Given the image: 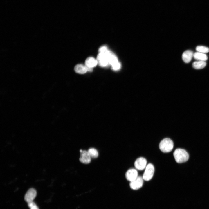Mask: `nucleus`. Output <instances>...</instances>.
I'll list each match as a JSON object with an SVG mask.
<instances>
[{
    "label": "nucleus",
    "mask_w": 209,
    "mask_h": 209,
    "mask_svg": "<svg viewBox=\"0 0 209 209\" xmlns=\"http://www.w3.org/2000/svg\"><path fill=\"white\" fill-rule=\"evenodd\" d=\"M173 155L175 161L178 163L187 161L189 158L188 153L184 149L178 148L174 152Z\"/></svg>",
    "instance_id": "1"
},
{
    "label": "nucleus",
    "mask_w": 209,
    "mask_h": 209,
    "mask_svg": "<svg viewBox=\"0 0 209 209\" xmlns=\"http://www.w3.org/2000/svg\"><path fill=\"white\" fill-rule=\"evenodd\" d=\"M174 147L173 141L170 139L166 138L162 140L159 145L160 150L164 153H168L171 152Z\"/></svg>",
    "instance_id": "2"
},
{
    "label": "nucleus",
    "mask_w": 209,
    "mask_h": 209,
    "mask_svg": "<svg viewBox=\"0 0 209 209\" xmlns=\"http://www.w3.org/2000/svg\"><path fill=\"white\" fill-rule=\"evenodd\" d=\"M154 167L151 163L148 164L145 168V172L143 176L144 180L149 181L152 178L154 172Z\"/></svg>",
    "instance_id": "3"
},
{
    "label": "nucleus",
    "mask_w": 209,
    "mask_h": 209,
    "mask_svg": "<svg viewBox=\"0 0 209 209\" xmlns=\"http://www.w3.org/2000/svg\"><path fill=\"white\" fill-rule=\"evenodd\" d=\"M96 59L98 64L101 67H105L109 65L108 56L105 53H99Z\"/></svg>",
    "instance_id": "4"
},
{
    "label": "nucleus",
    "mask_w": 209,
    "mask_h": 209,
    "mask_svg": "<svg viewBox=\"0 0 209 209\" xmlns=\"http://www.w3.org/2000/svg\"><path fill=\"white\" fill-rule=\"evenodd\" d=\"M143 177L138 176L134 181L131 182L129 185L130 188L134 190H137L141 188L143 183Z\"/></svg>",
    "instance_id": "5"
},
{
    "label": "nucleus",
    "mask_w": 209,
    "mask_h": 209,
    "mask_svg": "<svg viewBox=\"0 0 209 209\" xmlns=\"http://www.w3.org/2000/svg\"><path fill=\"white\" fill-rule=\"evenodd\" d=\"M146 160L143 157H140L137 158L134 163L135 168L139 170H142L145 168L147 165Z\"/></svg>",
    "instance_id": "6"
},
{
    "label": "nucleus",
    "mask_w": 209,
    "mask_h": 209,
    "mask_svg": "<svg viewBox=\"0 0 209 209\" xmlns=\"http://www.w3.org/2000/svg\"><path fill=\"white\" fill-rule=\"evenodd\" d=\"M37 194L36 191L33 188L29 189L26 192L24 197V199L28 203L33 201Z\"/></svg>",
    "instance_id": "7"
},
{
    "label": "nucleus",
    "mask_w": 209,
    "mask_h": 209,
    "mask_svg": "<svg viewBox=\"0 0 209 209\" xmlns=\"http://www.w3.org/2000/svg\"><path fill=\"white\" fill-rule=\"evenodd\" d=\"M137 171L134 169L128 170L125 174V177L127 180L131 182L135 180L138 176Z\"/></svg>",
    "instance_id": "8"
},
{
    "label": "nucleus",
    "mask_w": 209,
    "mask_h": 209,
    "mask_svg": "<svg viewBox=\"0 0 209 209\" xmlns=\"http://www.w3.org/2000/svg\"><path fill=\"white\" fill-rule=\"evenodd\" d=\"M80 157L79 159L80 161L84 164H88L91 161L90 157L87 151L85 150H80Z\"/></svg>",
    "instance_id": "9"
},
{
    "label": "nucleus",
    "mask_w": 209,
    "mask_h": 209,
    "mask_svg": "<svg viewBox=\"0 0 209 209\" xmlns=\"http://www.w3.org/2000/svg\"><path fill=\"white\" fill-rule=\"evenodd\" d=\"M85 66L87 67L93 69L98 64L97 59L93 57H90L87 58L85 62Z\"/></svg>",
    "instance_id": "10"
},
{
    "label": "nucleus",
    "mask_w": 209,
    "mask_h": 209,
    "mask_svg": "<svg viewBox=\"0 0 209 209\" xmlns=\"http://www.w3.org/2000/svg\"><path fill=\"white\" fill-rule=\"evenodd\" d=\"M193 52L191 50H188L185 51L182 55V58L186 63H189L193 56Z\"/></svg>",
    "instance_id": "11"
},
{
    "label": "nucleus",
    "mask_w": 209,
    "mask_h": 209,
    "mask_svg": "<svg viewBox=\"0 0 209 209\" xmlns=\"http://www.w3.org/2000/svg\"><path fill=\"white\" fill-rule=\"evenodd\" d=\"M74 70L77 73L80 74L85 73L87 71V67L81 64L76 65L74 67Z\"/></svg>",
    "instance_id": "12"
},
{
    "label": "nucleus",
    "mask_w": 209,
    "mask_h": 209,
    "mask_svg": "<svg viewBox=\"0 0 209 209\" xmlns=\"http://www.w3.org/2000/svg\"><path fill=\"white\" fill-rule=\"evenodd\" d=\"M194 58L197 60L201 61H205L208 59L207 55L203 53L197 52L193 54Z\"/></svg>",
    "instance_id": "13"
},
{
    "label": "nucleus",
    "mask_w": 209,
    "mask_h": 209,
    "mask_svg": "<svg viewBox=\"0 0 209 209\" xmlns=\"http://www.w3.org/2000/svg\"><path fill=\"white\" fill-rule=\"evenodd\" d=\"M206 63L204 61H198L194 62L192 64L193 67L197 69H201L206 66Z\"/></svg>",
    "instance_id": "14"
},
{
    "label": "nucleus",
    "mask_w": 209,
    "mask_h": 209,
    "mask_svg": "<svg viewBox=\"0 0 209 209\" xmlns=\"http://www.w3.org/2000/svg\"><path fill=\"white\" fill-rule=\"evenodd\" d=\"M87 151L91 158H96L98 156V152L97 150L95 148H90Z\"/></svg>",
    "instance_id": "15"
},
{
    "label": "nucleus",
    "mask_w": 209,
    "mask_h": 209,
    "mask_svg": "<svg viewBox=\"0 0 209 209\" xmlns=\"http://www.w3.org/2000/svg\"><path fill=\"white\" fill-rule=\"evenodd\" d=\"M196 49L198 52L202 53H207L209 52V48L203 46H198L196 47Z\"/></svg>",
    "instance_id": "16"
},
{
    "label": "nucleus",
    "mask_w": 209,
    "mask_h": 209,
    "mask_svg": "<svg viewBox=\"0 0 209 209\" xmlns=\"http://www.w3.org/2000/svg\"><path fill=\"white\" fill-rule=\"evenodd\" d=\"M112 69L114 71H117L120 69L121 67L120 63L118 62L111 66Z\"/></svg>",
    "instance_id": "17"
},
{
    "label": "nucleus",
    "mask_w": 209,
    "mask_h": 209,
    "mask_svg": "<svg viewBox=\"0 0 209 209\" xmlns=\"http://www.w3.org/2000/svg\"><path fill=\"white\" fill-rule=\"evenodd\" d=\"M28 206L30 209H39L36 204L33 201L28 203Z\"/></svg>",
    "instance_id": "18"
},
{
    "label": "nucleus",
    "mask_w": 209,
    "mask_h": 209,
    "mask_svg": "<svg viewBox=\"0 0 209 209\" xmlns=\"http://www.w3.org/2000/svg\"><path fill=\"white\" fill-rule=\"evenodd\" d=\"M107 49H108L107 46H103L100 47L99 48L98 51L99 53H104Z\"/></svg>",
    "instance_id": "19"
}]
</instances>
